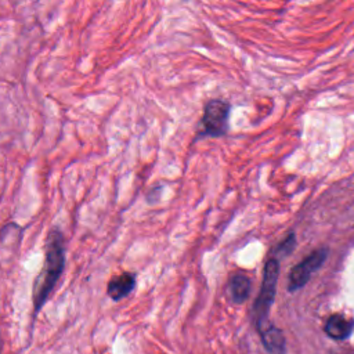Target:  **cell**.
I'll use <instances>...</instances> for the list:
<instances>
[{"label": "cell", "mask_w": 354, "mask_h": 354, "mask_svg": "<svg viewBox=\"0 0 354 354\" xmlns=\"http://www.w3.org/2000/svg\"><path fill=\"white\" fill-rule=\"evenodd\" d=\"M65 267V241L59 228H51L46 241L44 266L33 283V317L41 310Z\"/></svg>", "instance_id": "6da1fadb"}, {"label": "cell", "mask_w": 354, "mask_h": 354, "mask_svg": "<svg viewBox=\"0 0 354 354\" xmlns=\"http://www.w3.org/2000/svg\"><path fill=\"white\" fill-rule=\"evenodd\" d=\"M278 275H279V260L275 257H270L264 264L261 286H260L257 299L253 304V321L259 333L271 325V322L268 321V314L275 299Z\"/></svg>", "instance_id": "7a4b0ae2"}, {"label": "cell", "mask_w": 354, "mask_h": 354, "mask_svg": "<svg viewBox=\"0 0 354 354\" xmlns=\"http://www.w3.org/2000/svg\"><path fill=\"white\" fill-rule=\"evenodd\" d=\"M231 105L224 100H210L205 105L203 116L201 119V136L220 137L228 130Z\"/></svg>", "instance_id": "3957f363"}, {"label": "cell", "mask_w": 354, "mask_h": 354, "mask_svg": "<svg viewBox=\"0 0 354 354\" xmlns=\"http://www.w3.org/2000/svg\"><path fill=\"white\" fill-rule=\"evenodd\" d=\"M328 257V249L321 248L314 250L311 254H308L306 259H303L300 263H297L289 274V282H288V290L295 292L303 288L311 278V275L324 264V261Z\"/></svg>", "instance_id": "277c9868"}, {"label": "cell", "mask_w": 354, "mask_h": 354, "mask_svg": "<svg viewBox=\"0 0 354 354\" xmlns=\"http://www.w3.org/2000/svg\"><path fill=\"white\" fill-rule=\"evenodd\" d=\"M134 286H136V274L122 272L109 279L106 286V293L112 300L118 301L129 296L133 292Z\"/></svg>", "instance_id": "5b68a950"}, {"label": "cell", "mask_w": 354, "mask_h": 354, "mask_svg": "<svg viewBox=\"0 0 354 354\" xmlns=\"http://www.w3.org/2000/svg\"><path fill=\"white\" fill-rule=\"evenodd\" d=\"M228 292L232 303L241 304L246 301L252 292V281L243 272H235L228 282Z\"/></svg>", "instance_id": "8992f818"}, {"label": "cell", "mask_w": 354, "mask_h": 354, "mask_svg": "<svg viewBox=\"0 0 354 354\" xmlns=\"http://www.w3.org/2000/svg\"><path fill=\"white\" fill-rule=\"evenodd\" d=\"M261 343L268 354H286V343L281 329L272 324L259 333Z\"/></svg>", "instance_id": "52a82bcc"}, {"label": "cell", "mask_w": 354, "mask_h": 354, "mask_svg": "<svg viewBox=\"0 0 354 354\" xmlns=\"http://www.w3.org/2000/svg\"><path fill=\"white\" fill-rule=\"evenodd\" d=\"M351 330H353V324L340 314L330 315L325 324L326 335L335 340H343L348 337Z\"/></svg>", "instance_id": "ba28073f"}, {"label": "cell", "mask_w": 354, "mask_h": 354, "mask_svg": "<svg viewBox=\"0 0 354 354\" xmlns=\"http://www.w3.org/2000/svg\"><path fill=\"white\" fill-rule=\"evenodd\" d=\"M296 248V235L295 232H289L283 241L279 242V245L275 248L274 250V256L275 259H279V257H285V256H289L293 249Z\"/></svg>", "instance_id": "9c48e42d"}]
</instances>
